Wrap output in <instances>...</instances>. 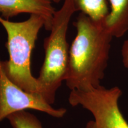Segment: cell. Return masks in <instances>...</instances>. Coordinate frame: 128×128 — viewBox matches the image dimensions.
Segmentation results:
<instances>
[{"label":"cell","mask_w":128,"mask_h":128,"mask_svg":"<svg viewBox=\"0 0 128 128\" xmlns=\"http://www.w3.org/2000/svg\"><path fill=\"white\" fill-rule=\"evenodd\" d=\"M76 12L86 14L92 20L102 22L109 13L107 0H72Z\"/></svg>","instance_id":"obj_8"},{"label":"cell","mask_w":128,"mask_h":128,"mask_svg":"<svg viewBox=\"0 0 128 128\" xmlns=\"http://www.w3.org/2000/svg\"><path fill=\"white\" fill-rule=\"evenodd\" d=\"M122 92L118 86L106 88L100 86L88 90H72L68 102L80 106L93 116L85 128H128V122L120 111L119 101Z\"/></svg>","instance_id":"obj_4"},{"label":"cell","mask_w":128,"mask_h":128,"mask_svg":"<svg viewBox=\"0 0 128 128\" xmlns=\"http://www.w3.org/2000/svg\"><path fill=\"white\" fill-rule=\"evenodd\" d=\"M0 23L7 35L6 47L9 58L1 60L5 74L12 82L23 90L39 94L37 78L32 73L31 58L38 34L44 27L45 21L40 16L30 14L28 20L18 22L0 16Z\"/></svg>","instance_id":"obj_2"},{"label":"cell","mask_w":128,"mask_h":128,"mask_svg":"<svg viewBox=\"0 0 128 128\" xmlns=\"http://www.w3.org/2000/svg\"><path fill=\"white\" fill-rule=\"evenodd\" d=\"M122 62L125 68L128 69V39L124 42L121 50Z\"/></svg>","instance_id":"obj_10"},{"label":"cell","mask_w":128,"mask_h":128,"mask_svg":"<svg viewBox=\"0 0 128 128\" xmlns=\"http://www.w3.org/2000/svg\"><path fill=\"white\" fill-rule=\"evenodd\" d=\"M55 11L52 0H0L1 17L10 20L21 14H37L44 18V28L49 31Z\"/></svg>","instance_id":"obj_6"},{"label":"cell","mask_w":128,"mask_h":128,"mask_svg":"<svg viewBox=\"0 0 128 128\" xmlns=\"http://www.w3.org/2000/svg\"><path fill=\"white\" fill-rule=\"evenodd\" d=\"M74 25L76 34L70 48L66 86L71 91L97 88L104 77L113 37L104 21L95 22L82 12Z\"/></svg>","instance_id":"obj_1"},{"label":"cell","mask_w":128,"mask_h":128,"mask_svg":"<svg viewBox=\"0 0 128 128\" xmlns=\"http://www.w3.org/2000/svg\"><path fill=\"white\" fill-rule=\"evenodd\" d=\"M109 2L105 26L113 38H121L128 31V0H109Z\"/></svg>","instance_id":"obj_7"},{"label":"cell","mask_w":128,"mask_h":128,"mask_svg":"<svg viewBox=\"0 0 128 128\" xmlns=\"http://www.w3.org/2000/svg\"><path fill=\"white\" fill-rule=\"evenodd\" d=\"M76 12L72 0H64L54 13L50 33L44 41V60L37 78L39 94L46 103H55L56 94L66 79L70 48L66 35L71 17Z\"/></svg>","instance_id":"obj_3"},{"label":"cell","mask_w":128,"mask_h":128,"mask_svg":"<svg viewBox=\"0 0 128 128\" xmlns=\"http://www.w3.org/2000/svg\"><path fill=\"white\" fill-rule=\"evenodd\" d=\"M7 119L12 128H43L39 120L26 110L12 113Z\"/></svg>","instance_id":"obj_9"},{"label":"cell","mask_w":128,"mask_h":128,"mask_svg":"<svg viewBox=\"0 0 128 128\" xmlns=\"http://www.w3.org/2000/svg\"><path fill=\"white\" fill-rule=\"evenodd\" d=\"M28 109L44 112L55 118H63L66 113V108H54L39 94L29 93L12 82L0 60V122L12 113Z\"/></svg>","instance_id":"obj_5"},{"label":"cell","mask_w":128,"mask_h":128,"mask_svg":"<svg viewBox=\"0 0 128 128\" xmlns=\"http://www.w3.org/2000/svg\"><path fill=\"white\" fill-rule=\"evenodd\" d=\"M52 2H55V3H59L61 0H52Z\"/></svg>","instance_id":"obj_11"}]
</instances>
